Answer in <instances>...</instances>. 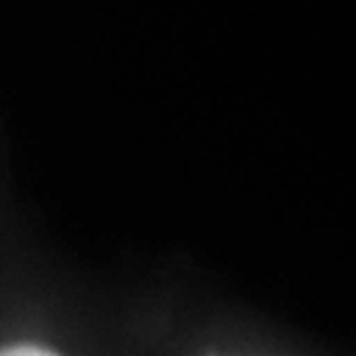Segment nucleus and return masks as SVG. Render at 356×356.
Segmentation results:
<instances>
[{"label":"nucleus","mask_w":356,"mask_h":356,"mask_svg":"<svg viewBox=\"0 0 356 356\" xmlns=\"http://www.w3.org/2000/svg\"><path fill=\"white\" fill-rule=\"evenodd\" d=\"M57 350L48 348V344H9V348H0V356H54Z\"/></svg>","instance_id":"f257e3e1"}]
</instances>
